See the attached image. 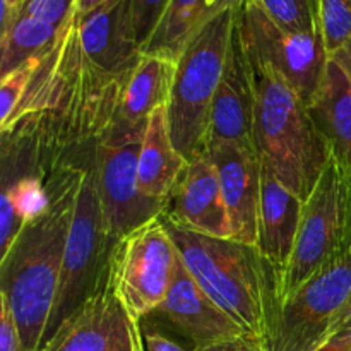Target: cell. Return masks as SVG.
Here are the masks:
<instances>
[{
  "label": "cell",
  "instance_id": "23",
  "mask_svg": "<svg viewBox=\"0 0 351 351\" xmlns=\"http://www.w3.org/2000/svg\"><path fill=\"white\" fill-rule=\"evenodd\" d=\"M64 27H57L29 16L16 17L0 38V79L33 58L47 53L60 36Z\"/></svg>",
  "mask_w": 351,
  "mask_h": 351
},
{
  "label": "cell",
  "instance_id": "11",
  "mask_svg": "<svg viewBox=\"0 0 351 351\" xmlns=\"http://www.w3.org/2000/svg\"><path fill=\"white\" fill-rule=\"evenodd\" d=\"M237 19L245 50L273 67L311 106L331 58L322 31L312 34L283 31L257 0H239Z\"/></svg>",
  "mask_w": 351,
  "mask_h": 351
},
{
  "label": "cell",
  "instance_id": "8",
  "mask_svg": "<svg viewBox=\"0 0 351 351\" xmlns=\"http://www.w3.org/2000/svg\"><path fill=\"white\" fill-rule=\"evenodd\" d=\"M351 305V247L278 307L269 351H322Z\"/></svg>",
  "mask_w": 351,
  "mask_h": 351
},
{
  "label": "cell",
  "instance_id": "5",
  "mask_svg": "<svg viewBox=\"0 0 351 351\" xmlns=\"http://www.w3.org/2000/svg\"><path fill=\"white\" fill-rule=\"evenodd\" d=\"M239 0H219L177 58L167 105L168 129L187 163L208 154L213 103L226 67Z\"/></svg>",
  "mask_w": 351,
  "mask_h": 351
},
{
  "label": "cell",
  "instance_id": "26",
  "mask_svg": "<svg viewBox=\"0 0 351 351\" xmlns=\"http://www.w3.org/2000/svg\"><path fill=\"white\" fill-rule=\"evenodd\" d=\"M321 26L331 57L351 38V0H321Z\"/></svg>",
  "mask_w": 351,
  "mask_h": 351
},
{
  "label": "cell",
  "instance_id": "24",
  "mask_svg": "<svg viewBox=\"0 0 351 351\" xmlns=\"http://www.w3.org/2000/svg\"><path fill=\"white\" fill-rule=\"evenodd\" d=\"M276 26L295 34L322 31L321 0H257Z\"/></svg>",
  "mask_w": 351,
  "mask_h": 351
},
{
  "label": "cell",
  "instance_id": "3",
  "mask_svg": "<svg viewBox=\"0 0 351 351\" xmlns=\"http://www.w3.org/2000/svg\"><path fill=\"white\" fill-rule=\"evenodd\" d=\"M178 257L201 290L245 332L269 350L280 307L276 273L254 245L202 235L160 216Z\"/></svg>",
  "mask_w": 351,
  "mask_h": 351
},
{
  "label": "cell",
  "instance_id": "20",
  "mask_svg": "<svg viewBox=\"0 0 351 351\" xmlns=\"http://www.w3.org/2000/svg\"><path fill=\"white\" fill-rule=\"evenodd\" d=\"M177 62L143 53L123 84L119 120L130 127H146L156 110L168 105Z\"/></svg>",
  "mask_w": 351,
  "mask_h": 351
},
{
  "label": "cell",
  "instance_id": "29",
  "mask_svg": "<svg viewBox=\"0 0 351 351\" xmlns=\"http://www.w3.org/2000/svg\"><path fill=\"white\" fill-rule=\"evenodd\" d=\"M170 0H132L134 29L141 48L149 41Z\"/></svg>",
  "mask_w": 351,
  "mask_h": 351
},
{
  "label": "cell",
  "instance_id": "37",
  "mask_svg": "<svg viewBox=\"0 0 351 351\" xmlns=\"http://www.w3.org/2000/svg\"><path fill=\"white\" fill-rule=\"evenodd\" d=\"M23 2H24V0H0V3H3V5L10 7V9H12L14 12H16V17H17V10H19L21 3H23Z\"/></svg>",
  "mask_w": 351,
  "mask_h": 351
},
{
  "label": "cell",
  "instance_id": "32",
  "mask_svg": "<svg viewBox=\"0 0 351 351\" xmlns=\"http://www.w3.org/2000/svg\"><path fill=\"white\" fill-rule=\"evenodd\" d=\"M143 343L144 351H194L185 348L158 329H143Z\"/></svg>",
  "mask_w": 351,
  "mask_h": 351
},
{
  "label": "cell",
  "instance_id": "30",
  "mask_svg": "<svg viewBox=\"0 0 351 351\" xmlns=\"http://www.w3.org/2000/svg\"><path fill=\"white\" fill-rule=\"evenodd\" d=\"M24 225L26 223L16 211V206H14L9 192L3 191L2 197H0V261L9 254L10 247L16 242Z\"/></svg>",
  "mask_w": 351,
  "mask_h": 351
},
{
  "label": "cell",
  "instance_id": "10",
  "mask_svg": "<svg viewBox=\"0 0 351 351\" xmlns=\"http://www.w3.org/2000/svg\"><path fill=\"white\" fill-rule=\"evenodd\" d=\"M178 252L160 216L113 247L110 285L136 321L163 304L173 280Z\"/></svg>",
  "mask_w": 351,
  "mask_h": 351
},
{
  "label": "cell",
  "instance_id": "4",
  "mask_svg": "<svg viewBox=\"0 0 351 351\" xmlns=\"http://www.w3.org/2000/svg\"><path fill=\"white\" fill-rule=\"evenodd\" d=\"M247 57L254 82V147L278 180L305 202L331 149L297 91L273 67L249 51Z\"/></svg>",
  "mask_w": 351,
  "mask_h": 351
},
{
  "label": "cell",
  "instance_id": "38",
  "mask_svg": "<svg viewBox=\"0 0 351 351\" xmlns=\"http://www.w3.org/2000/svg\"><path fill=\"white\" fill-rule=\"evenodd\" d=\"M322 351H345V345L341 341H331Z\"/></svg>",
  "mask_w": 351,
  "mask_h": 351
},
{
  "label": "cell",
  "instance_id": "25",
  "mask_svg": "<svg viewBox=\"0 0 351 351\" xmlns=\"http://www.w3.org/2000/svg\"><path fill=\"white\" fill-rule=\"evenodd\" d=\"M3 191L9 192L16 211L24 223L34 221L48 211L51 204V192L48 184H45L41 173L21 175L16 180L5 185Z\"/></svg>",
  "mask_w": 351,
  "mask_h": 351
},
{
  "label": "cell",
  "instance_id": "28",
  "mask_svg": "<svg viewBox=\"0 0 351 351\" xmlns=\"http://www.w3.org/2000/svg\"><path fill=\"white\" fill-rule=\"evenodd\" d=\"M77 0H24L17 10L19 16H29L57 27H64L74 17Z\"/></svg>",
  "mask_w": 351,
  "mask_h": 351
},
{
  "label": "cell",
  "instance_id": "17",
  "mask_svg": "<svg viewBox=\"0 0 351 351\" xmlns=\"http://www.w3.org/2000/svg\"><path fill=\"white\" fill-rule=\"evenodd\" d=\"M163 215L192 232L232 239L221 184L209 154L187 163L167 199Z\"/></svg>",
  "mask_w": 351,
  "mask_h": 351
},
{
  "label": "cell",
  "instance_id": "9",
  "mask_svg": "<svg viewBox=\"0 0 351 351\" xmlns=\"http://www.w3.org/2000/svg\"><path fill=\"white\" fill-rule=\"evenodd\" d=\"M146 127L119 120L95 147L93 170L110 239L115 243L163 215L167 202L143 194L137 180V160Z\"/></svg>",
  "mask_w": 351,
  "mask_h": 351
},
{
  "label": "cell",
  "instance_id": "40",
  "mask_svg": "<svg viewBox=\"0 0 351 351\" xmlns=\"http://www.w3.org/2000/svg\"><path fill=\"white\" fill-rule=\"evenodd\" d=\"M208 2H209V5H216V3H218L219 0H208Z\"/></svg>",
  "mask_w": 351,
  "mask_h": 351
},
{
  "label": "cell",
  "instance_id": "7",
  "mask_svg": "<svg viewBox=\"0 0 351 351\" xmlns=\"http://www.w3.org/2000/svg\"><path fill=\"white\" fill-rule=\"evenodd\" d=\"M113 247L115 243L110 239L106 228L96 175L91 165L82 170L79 182L74 215L65 243L60 285L43 345L108 281Z\"/></svg>",
  "mask_w": 351,
  "mask_h": 351
},
{
  "label": "cell",
  "instance_id": "31",
  "mask_svg": "<svg viewBox=\"0 0 351 351\" xmlns=\"http://www.w3.org/2000/svg\"><path fill=\"white\" fill-rule=\"evenodd\" d=\"M0 351H23L19 329L9 305L0 298Z\"/></svg>",
  "mask_w": 351,
  "mask_h": 351
},
{
  "label": "cell",
  "instance_id": "12",
  "mask_svg": "<svg viewBox=\"0 0 351 351\" xmlns=\"http://www.w3.org/2000/svg\"><path fill=\"white\" fill-rule=\"evenodd\" d=\"M40 351H144L143 328L123 307L108 278Z\"/></svg>",
  "mask_w": 351,
  "mask_h": 351
},
{
  "label": "cell",
  "instance_id": "14",
  "mask_svg": "<svg viewBox=\"0 0 351 351\" xmlns=\"http://www.w3.org/2000/svg\"><path fill=\"white\" fill-rule=\"evenodd\" d=\"M74 19L88 60L113 77H129L143 57L134 29L132 0H106Z\"/></svg>",
  "mask_w": 351,
  "mask_h": 351
},
{
  "label": "cell",
  "instance_id": "33",
  "mask_svg": "<svg viewBox=\"0 0 351 351\" xmlns=\"http://www.w3.org/2000/svg\"><path fill=\"white\" fill-rule=\"evenodd\" d=\"M195 351H269L266 346L250 336H239V338L228 339V341L216 343V345L206 346V348Z\"/></svg>",
  "mask_w": 351,
  "mask_h": 351
},
{
  "label": "cell",
  "instance_id": "13",
  "mask_svg": "<svg viewBox=\"0 0 351 351\" xmlns=\"http://www.w3.org/2000/svg\"><path fill=\"white\" fill-rule=\"evenodd\" d=\"M147 317H154L163 326H168L171 331L184 338L194 351L239 336H247L201 290V287L185 269L180 257L175 266L171 287L163 304Z\"/></svg>",
  "mask_w": 351,
  "mask_h": 351
},
{
  "label": "cell",
  "instance_id": "35",
  "mask_svg": "<svg viewBox=\"0 0 351 351\" xmlns=\"http://www.w3.org/2000/svg\"><path fill=\"white\" fill-rule=\"evenodd\" d=\"M335 339H351V305H350L348 311H346V314L343 315V319H341V322L338 324V328H336L335 336H332L331 341H335Z\"/></svg>",
  "mask_w": 351,
  "mask_h": 351
},
{
  "label": "cell",
  "instance_id": "1",
  "mask_svg": "<svg viewBox=\"0 0 351 351\" xmlns=\"http://www.w3.org/2000/svg\"><path fill=\"white\" fill-rule=\"evenodd\" d=\"M125 81L88 60L72 17L38 62L23 101L2 129L3 141L53 165L65 147L98 146L119 122Z\"/></svg>",
  "mask_w": 351,
  "mask_h": 351
},
{
  "label": "cell",
  "instance_id": "27",
  "mask_svg": "<svg viewBox=\"0 0 351 351\" xmlns=\"http://www.w3.org/2000/svg\"><path fill=\"white\" fill-rule=\"evenodd\" d=\"M41 57L33 58L27 64H24L23 67L16 69L9 75L0 79V125H2V129H5L7 123L10 122L12 115L16 113L17 106L23 101L24 93L29 86L31 77H33Z\"/></svg>",
  "mask_w": 351,
  "mask_h": 351
},
{
  "label": "cell",
  "instance_id": "19",
  "mask_svg": "<svg viewBox=\"0 0 351 351\" xmlns=\"http://www.w3.org/2000/svg\"><path fill=\"white\" fill-rule=\"evenodd\" d=\"M187 161L171 141L168 129L167 106L156 110L147 120L137 160V180L143 194L167 202Z\"/></svg>",
  "mask_w": 351,
  "mask_h": 351
},
{
  "label": "cell",
  "instance_id": "18",
  "mask_svg": "<svg viewBox=\"0 0 351 351\" xmlns=\"http://www.w3.org/2000/svg\"><path fill=\"white\" fill-rule=\"evenodd\" d=\"M304 199L295 194L263 163L257 249L281 283L300 228ZM280 291V287H278Z\"/></svg>",
  "mask_w": 351,
  "mask_h": 351
},
{
  "label": "cell",
  "instance_id": "36",
  "mask_svg": "<svg viewBox=\"0 0 351 351\" xmlns=\"http://www.w3.org/2000/svg\"><path fill=\"white\" fill-rule=\"evenodd\" d=\"M105 2L106 0H77V3H75L74 16L75 17L86 16V14H89L91 10H95L96 7H99L101 3H105Z\"/></svg>",
  "mask_w": 351,
  "mask_h": 351
},
{
  "label": "cell",
  "instance_id": "16",
  "mask_svg": "<svg viewBox=\"0 0 351 351\" xmlns=\"http://www.w3.org/2000/svg\"><path fill=\"white\" fill-rule=\"evenodd\" d=\"M239 14V12H237ZM254 82L239 19L233 29L226 67L213 103L208 149L216 144L254 147Z\"/></svg>",
  "mask_w": 351,
  "mask_h": 351
},
{
  "label": "cell",
  "instance_id": "22",
  "mask_svg": "<svg viewBox=\"0 0 351 351\" xmlns=\"http://www.w3.org/2000/svg\"><path fill=\"white\" fill-rule=\"evenodd\" d=\"M213 7L208 0H170L153 36L144 45L143 53L160 55L177 62L189 38L208 17Z\"/></svg>",
  "mask_w": 351,
  "mask_h": 351
},
{
  "label": "cell",
  "instance_id": "39",
  "mask_svg": "<svg viewBox=\"0 0 351 351\" xmlns=\"http://www.w3.org/2000/svg\"><path fill=\"white\" fill-rule=\"evenodd\" d=\"M335 341H341L345 345V351H351V339H335Z\"/></svg>",
  "mask_w": 351,
  "mask_h": 351
},
{
  "label": "cell",
  "instance_id": "2",
  "mask_svg": "<svg viewBox=\"0 0 351 351\" xmlns=\"http://www.w3.org/2000/svg\"><path fill=\"white\" fill-rule=\"evenodd\" d=\"M84 168L62 165L48 178L51 204L21 230L0 261V298L9 305L23 351H40L60 285L65 243Z\"/></svg>",
  "mask_w": 351,
  "mask_h": 351
},
{
  "label": "cell",
  "instance_id": "6",
  "mask_svg": "<svg viewBox=\"0 0 351 351\" xmlns=\"http://www.w3.org/2000/svg\"><path fill=\"white\" fill-rule=\"evenodd\" d=\"M350 247L351 168L331 151L317 185L304 202L297 242L278 291L280 305Z\"/></svg>",
  "mask_w": 351,
  "mask_h": 351
},
{
  "label": "cell",
  "instance_id": "15",
  "mask_svg": "<svg viewBox=\"0 0 351 351\" xmlns=\"http://www.w3.org/2000/svg\"><path fill=\"white\" fill-rule=\"evenodd\" d=\"M208 154L218 171L232 239L256 247L263 178V161L256 147L216 144L209 147Z\"/></svg>",
  "mask_w": 351,
  "mask_h": 351
},
{
  "label": "cell",
  "instance_id": "21",
  "mask_svg": "<svg viewBox=\"0 0 351 351\" xmlns=\"http://www.w3.org/2000/svg\"><path fill=\"white\" fill-rule=\"evenodd\" d=\"M308 108L329 149L351 168V82L332 58Z\"/></svg>",
  "mask_w": 351,
  "mask_h": 351
},
{
  "label": "cell",
  "instance_id": "34",
  "mask_svg": "<svg viewBox=\"0 0 351 351\" xmlns=\"http://www.w3.org/2000/svg\"><path fill=\"white\" fill-rule=\"evenodd\" d=\"M331 58L343 69V72L348 75L351 82V38L346 43H343L335 53H331Z\"/></svg>",
  "mask_w": 351,
  "mask_h": 351
}]
</instances>
